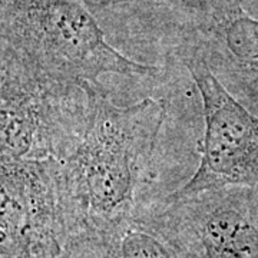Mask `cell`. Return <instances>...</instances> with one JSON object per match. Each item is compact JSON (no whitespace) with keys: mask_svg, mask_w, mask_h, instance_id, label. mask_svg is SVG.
I'll return each instance as SVG.
<instances>
[{"mask_svg":"<svg viewBox=\"0 0 258 258\" xmlns=\"http://www.w3.org/2000/svg\"><path fill=\"white\" fill-rule=\"evenodd\" d=\"M189 10L184 46L201 56L228 92L258 116V20L238 0H201Z\"/></svg>","mask_w":258,"mask_h":258,"instance_id":"52a82bcc","label":"cell"},{"mask_svg":"<svg viewBox=\"0 0 258 258\" xmlns=\"http://www.w3.org/2000/svg\"><path fill=\"white\" fill-rule=\"evenodd\" d=\"M179 56L192 76L203 103L204 137L200 165L188 182L162 203L207 191L258 185V116L237 101L195 50Z\"/></svg>","mask_w":258,"mask_h":258,"instance_id":"277c9868","label":"cell"},{"mask_svg":"<svg viewBox=\"0 0 258 258\" xmlns=\"http://www.w3.org/2000/svg\"><path fill=\"white\" fill-rule=\"evenodd\" d=\"M89 9H148L159 6H171L182 3L189 9L194 8L201 0H82Z\"/></svg>","mask_w":258,"mask_h":258,"instance_id":"9c48e42d","label":"cell"},{"mask_svg":"<svg viewBox=\"0 0 258 258\" xmlns=\"http://www.w3.org/2000/svg\"><path fill=\"white\" fill-rule=\"evenodd\" d=\"M99 245L106 258H197L152 210H138Z\"/></svg>","mask_w":258,"mask_h":258,"instance_id":"ba28073f","label":"cell"},{"mask_svg":"<svg viewBox=\"0 0 258 258\" xmlns=\"http://www.w3.org/2000/svg\"><path fill=\"white\" fill-rule=\"evenodd\" d=\"M0 258H55L71 241L57 161L2 159Z\"/></svg>","mask_w":258,"mask_h":258,"instance_id":"5b68a950","label":"cell"},{"mask_svg":"<svg viewBox=\"0 0 258 258\" xmlns=\"http://www.w3.org/2000/svg\"><path fill=\"white\" fill-rule=\"evenodd\" d=\"M165 115L159 99L118 106L105 88L91 92L82 137L57 161L71 240L99 244L138 212V189L147 179Z\"/></svg>","mask_w":258,"mask_h":258,"instance_id":"6da1fadb","label":"cell"},{"mask_svg":"<svg viewBox=\"0 0 258 258\" xmlns=\"http://www.w3.org/2000/svg\"><path fill=\"white\" fill-rule=\"evenodd\" d=\"M92 91L55 79L2 49V159L68 157L86 128Z\"/></svg>","mask_w":258,"mask_h":258,"instance_id":"3957f363","label":"cell"},{"mask_svg":"<svg viewBox=\"0 0 258 258\" xmlns=\"http://www.w3.org/2000/svg\"><path fill=\"white\" fill-rule=\"evenodd\" d=\"M152 211L197 258H258V185L207 191Z\"/></svg>","mask_w":258,"mask_h":258,"instance_id":"8992f818","label":"cell"},{"mask_svg":"<svg viewBox=\"0 0 258 258\" xmlns=\"http://www.w3.org/2000/svg\"><path fill=\"white\" fill-rule=\"evenodd\" d=\"M55 258H106L101 245L95 241L71 240Z\"/></svg>","mask_w":258,"mask_h":258,"instance_id":"30bf717a","label":"cell"},{"mask_svg":"<svg viewBox=\"0 0 258 258\" xmlns=\"http://www.w3.org/2000/svg\"><path fill=\"white\" fill-rule=\"evenodd\" d=\"M2 49L37 71L86 91L101 76L154 78L161 68L132 60L109 45L82 0H0Z\"/></svg>","mask_w":258,"mask_h":258,"instance_id":"7a4b0ae2","label":"cell"}]
</instances>
